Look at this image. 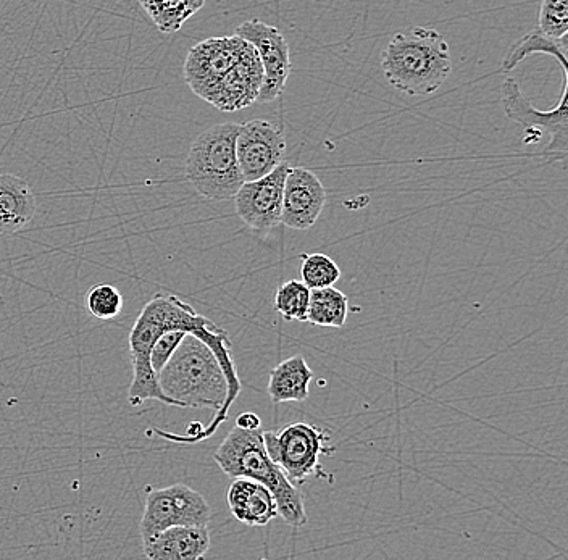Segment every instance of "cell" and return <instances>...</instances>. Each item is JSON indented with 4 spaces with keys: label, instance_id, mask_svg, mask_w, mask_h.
Here are the masks:
<instances>
[{
    "label": "cell",
    "instance_id": "cell-1",
    "mask_svg": "<svg viewBox=\"0 0 568 560\" xmlns=\"http://www.w3.org/2000/svg\"><path fill=\"white\" fill-rule=\"evenodd\" d=\"M381 68L397 91L407 96H431L451 75V49L439 31L414 26L394 34L386 44Z\"/></svg>",
    "mask_w": 568,
    "mask_h": 560
},
{
    "label": "cell",
    "instance_id": "cell-2",
    "mask_svg": "<svg viewBox=\"0 0 568 560\" xmlns=\"http://www.w3.org/2000/svg\"><path fill=\"white\" fill-rule=\"evenodd\" d=\"M264 431L234 427L215 452V462L230 478H249L267 486L275 496L278 515L291 527H304L305 514L301 491L289 483L280 467L265 449Z\"/></svg>",
    "mask_w": 568,
    "mask_h": 560
},
{
    "label": "cell",
    "instance_id": "cell-3",
    "mask_svg": "<svg viewBox=\"0 0 568 560\" xmlns=\"http://www.w3.org/2000/svg\"><path fill=\"white\" fill-rule=\"evenodd\" d=\"M159 385L173 406L212 409L215 414L228 394V381L212 349L189 333L160 370Z\"/></svg>",
    "mask_w": 568,
    "mask_h": 560
},
{
    "label": "cell",
    "instance_id": "cell-4",
    "mask_svg": "<svg viewBox=\"0 0 568 560\" xmlns=\"http://www.w3.org/2000/svg\"><path fill=\"white\" fill-rule=\"evenodd\" d=\"M238 123H222L197 136L186 160V178L210 201L233 199L244 176L236 155Z\"/></svg>",
    "mask_w": 568,
    "mask_h": 560
},
{
    "label": "cell",
    "instance_id": "cell-5",
    "mask_svg": "<svg viewBox=\"0 0 568 560\" xmlns=\"http://www.w3.org/2000/svg\"><path fill=\"white\" fill-rule=\"evenodd\" d=\"M264 435L268 456L280 467L291 485H304L312 477L323 478L320 459L336 451L330 444V431L310 423L296 422L281 430H268Z\"/></svg>",
    "mask_w": 568,
    "mask_h": 560
},
{
    "label": "cell",
    "instance_id": "cell-6",
    "mask_svg": "<svg viewBox=\"0 0 568 560\" xmlns=\"http://www.w3.org/2000/svg\"><path fill=\"white\" fill-rule=\"evenodd\" d=\"M212 517L209 502L201 493L183 483L154 489L147 494L146 507L142 514L139 531H141L142 548L154 541L167 528L207 527Z\"/></svg>",
    "mask_w": 568,
    "mask_h": 560
},
{
    "label": "cell",
    "instance_id": "cell-7",
    "mask_svg": "<svg viewBox=\"0 0 568 560\" xmlns=\"http://www.w3.org/2000/svg\"><path fill=\"white\" fill-rule=\"evenodd\" d=\"M568 76H564L562 92L556 107H552L549 112L533 107L527 97L520 91V84L515 78H506L501 86L502 109L506 117L512 122L522 125L528 134L535 133L536 139L541 138V134L546 133L551 136V143L544 151L546 157L551 160L564 162L567 159V134H568Z\"/></svg>",
    "mask_w": 568,
    "mask_h": 560
},
{
    "label": "cell",
    "instance_id": "cell-8",
    "mask_svg": "<svg viewBox=\"0 0 568 560\" xmlns=\"http://www.w3.org/2000/svg\"><path fill=\"white\" fill-rule=\"evenodd\" d=\"M249 47L251 44L236 34L199 42L188 52L184 62V80L194 94L205 101L218 81L230 72Z\"/></svg>",
    "mask_w": 568,
    "mask_h": 560
},
{
    "label": "cell",
    "instance_id": "cell-9",
    "mask_svg": "<svg viewBox=\"0 0 568 560\" xmlns=\"http://www.w3.org/2000/svg\"><path fill=\"white\" fill-rule=\"evenodd\" d=\"M234 34L252 44L262 62L264 81L257 102L268 104L275 101L283 92L291 73L288 41L278 28L267 25L259 18L244 21L243 25L236 28Z\"/></svg>",
    "mask_w": 568,
    "mask_h": 560
},
{
    "label": "cell",
    "instance_id": "cell-10",
    "mask_svg": "<svg viewBox=\"0 0 568 560\" xmlns=\"http://www.w3.org/2000/svg\"><path fill=\"white\" fill-rule=\"evenodd\" d=\"M286 152L284 128L268 120H251L239 125L236 155L244 181L259 180L275 170Z\"/></svg>",
    "mask_w": 568,
    "mask_h": 560
},
{
    "label": "cell",
    "instance_id": "cell-11",
    "mask_svg": "<svg viewBox=\"0 0 568 560\" xmlns=\"http://www.w3.org/2000/svg\"><path fill=\"white\" fill-rule=\"evenodd\" d=\"M289 168V163L281 162L259 180L244 181L233 197L239 218L252 230H272L280 225L284 181Z\"/></svg>",
    "mask_w": 568,
    "mask_h": 560
},
{
    "label": "cell",
    "instance_id": "cell-12",
    "mask_svg": "<svg viewBox=\"0 0 568 560\" xmlns=\"http://www.w3.org/2000/svg\"><path fill=\"white\" fill-rule=\"evenodd\" d=\"M326 191L322 181L307 168H289L284 181L281 223L291 230H310L322 215Z\"/></svg>",
    "mask_w": 568,
    "mask_h": 560
},
{
    "label": "cell",
    "instance_id": "cell-13",
    "mask_svg": "<svg viewBox=\"0 0 568 560\" xmlns=\"http://www.w3.org/2000/svg\"><path fill=\"white\" fill-rule=\"evenodd\" d=\"M262 81L264 68L251 44L239 62L218 81L205 102L222 112H238L257 102Z\"/></svg>",
    "mask_w": 568,
    "mask_h": 560
},
{
    "label": "cell",
    "instance_id": "cell-14",
    "mask_svg": "<svg viewBox=\"0 0 568 560\" xmlns=\"http://www.w3.org/2000/svg\"><path fill=\"white\" fill-rule=\"evenodd\" d=\"M226 501L231 514L247 527H265L278 517L275 496L267 486L249 478H234Z\"/></svg>",
    "mask_w": 568,
    "mask_h": 560
},
{
    "label": "cell",
    "instance_id": "cell-15",
    "mask_svg": "<svg viewBox=\"0 0 568 560\" xmlns=\"http://www.w3.org/2000/svg\"><path fill=\"white\" fill-rule=\"evenodd\" d=\"M152 560H199L210 549L209 527H172L144 546Z\"/></svg>",
    "mask_w": 568,
    "mask_h": 560
},
{
    "label": "cell",
    "instance_id": "cell-16",
    "mask_svg": "<svg viewBox=\"0 0 568 560\" xmlns=\"http://www.w3.org/2000/svg\"><path fill=\"white\" fill-rule=\"evenodd\" d=\"M36 196L20 176L0 175V236L15 235L36 217Z\"/></svg>",
    "mask_w": 568,
    "mask_h": 560
},
{
    "label": "cell",
    "instance_id": "cell-17",
    "mask_svg": "<svg viewBox=\"0 0 568 560\" xmlns=\"http://www.w3.org/2000/svg\"><path fill=\"white\" fill-rule=\"evenodd\" d=\"M312 380L314 372L304 357H289L276 365L270 373L268 394L276 406L284 402H304L309 398Z\"/></svg>",
    "mask_w": 568,
    "mask_h": 560
},
{
    "label": "cell",
    "instance_id": "cell-18",
    "mask_svg": "<svg viewBox=\"0 0 568 560\" xmlns=\"http://www.w3.org/2000/svg\"><path fill=\"white\" fill-rule=\"evenodd\" d=\"M567 51V38H549L541 31L533 30L512 44L506 59L502 62V72H512L518 63L523 62L530 55L546 54L554 57L560 63L564 76H568Z\"/></svg>",
    "mask_w": 568,
    "mask_h": 560
},
{
    "label": "cell",
    "instance_id": "cell-19",
    "mask_svg": "<svg viewBox=\"0 0 568 560\" xmlns=\"http://www.w3.org/2000/svg\"><path fill=\"white\" fill-rule=\"evenodd\" d=\"M349 314V299L335 286L310 289L307 322L323 328H343Z\"/></svg>",
    "mask_w": 568,
    "mask_h": 560
},
{
    "label": "cell",
    "instance_id": "cell-20",
    "mask_svg": "<svg viewBox=\"0 0 568 560\" xmlns=\"http://www.w3.org/2000/svg\"><path fill=\"white\" fill-rule=\"evenodd\" d=\"M207 0H139L142 9L163 34H175Z\"/></svg>",
    "mask_w": 568,
    "mask_h": 560
},
{
    "label": "cell",
    "instance_id": "cell-21",
    "mask_svg": "<svg viewBox=\"0 0 568 560\" xmlns=\"http://www.w3.org/2000/svg\"><path fill=\"white\" fill-rule=\"evenodd\" d=\"M310 288L304 281L289 280L278 288L275 310L288 322H307Z\"/></svg>",
    "mask_w": 568,
    "mask_h": 560
},
{
    "label": "cell",
    "instance_id": "cell-22",
    "mask_svg": "<svg viewBox=\"0 0 568 560\" xmlns=\"http://www.w3.org/2000/svg\"><path fill=\"white\" fill-rule=\"evenodd\" d=\"M302 281L310 289L330 288L338 283L341 270L335 260L325 254L302 255Z\"/></svg>",
    "mask_w": 568,
    "mask_h": 560
},
{
    "label": "cell",
    "instance_id": "cell-23",
    "mask_svg": "<svg viewBox=\"0 0 568 560\" xmlns=\"http://www.w3.org/2000/svg\"><path fill=\"white\" fill-rule=\"evenodd\" d=\"M123 296L115 286L97 285L92 286L86 297V307L92 317L99 320H113L123 310Z\"/></svg>",
    "mask_w": 568,
    "mask_h": 560
},
{
    "label": "cell",
    "instance_id": "cell-24",
    "mask_svg": "<svg viewBox=\"0 0 568 560\" xmlns=\"http://www.w3.org/2000/svg\"><path fill=\"white\" fill-rule=\"evenodd\" d=\"M538 30L549 38H567L568 0H543L539 7Z\"/></svg>",
    "mask_w": 568,
    "mask_h": 560
},
{
    "label": "cell",
    "instance_id": "cell-25",
    "mask_svg": "<svg viewBox=\"0 0 568 560\" xmlns=\"http://www.w3.org/2000/svg\"><path fill=\"white\" fill-rule=\"evenodd\" d=\"M186 335L188 333L184 331H167L157 338L151 349V365L157 377H159L160 370L167 365L178 344L181 343V339Z\"/></svg>",
    "mask_w": 568,
    "mask_h": 560
},
{
    "label": "cell",
    "instance_id": "cell-26",
    "mask_svg": "<svg viewBox=\"0 0 568 560\" xmlns=\"http://www.w3.org/2000/svg\"><path fill=\"white\" fill-rule=\"evenodd\" d=\"M236 427L243 428V430H259L262 428V420L254 412H244L236 418Z\"/></svg>",
    "mask_w": 568,
    "mask_h": 560
}]
</instances>
